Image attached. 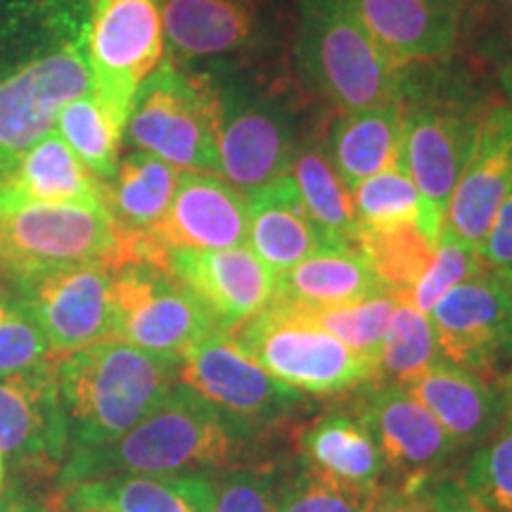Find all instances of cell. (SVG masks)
Listing matches in <instances>:
<instances>
[{
    "label": "cell",
    "instance_id": "28",
    "mask_svg": "<svg viewBox=\"0 0 512 512\" xmlns=\"http://www.w3.org/2000/svg\"><path fill=\"white\" fill-rule=\"evenodd\" d=\"M297 444L304 465L354 489H377L387 472L373 434L351 411L320 415L304 427Z\"/></svg>",
    "mask_w": 512,
    "mask_h": 512
},
{
    "label": "cell",
    "instance_id": "24",
    "mask_svg": "<svg viewBox=\"0 0 512 512\" xmlns=\"http://www.w3.org/2000/svg\"><path fill=\"white\" fill-rule=\"evenodd\" d=\"M0 202H50L105 207L102 181L62 136L50 133L15 157H0Z\"/></svg>",
    "mask_w": 512,
    "mask_h": 512
},
{
    "label": "cell",
    "instance_id": "7",
    "mask_svg": "<svg viewBox=\"0 0 512 512\" xmlns=\"http://www.w3.org/2000/svg\"><path fill=\"white\" fill-rule=\"evenodd\" d=\"M91 261L114 271L117 235L107 207L0 202V280L5 287L50 268Z\"/></svg>",
    "mask_w": 512,
    "mask_h": 512
},
{
    "label": "cell",
    "instance_id": "11",
    "mask_svg": "<svg viewBox=\"0 0 512 512\" xmlns=\"http://www.w3.org/2000/svg\"><path fill=\"white\" fill-rule=\"evenodd\" d=\"M114 339L181 358L209 332L221 330L211 311L169 268L126 264L114 271Z\"/></svg>",
    "mask_w": 512,
    "mask_h": 512
},
{
    "label": "cell",
    "instance_id": "49",
    "mask_svg": "<svg viewBox=\"0 0 512 512\" xmlns=\"http://www.w3.org/2000/svg\"><path fill=\"white\" fill-rule=\"evenodd\" d=\"M498 273H501V275H503V278H505V280H508V285L512 287V271H498Z\"/></svg>",
    "mask_w": 512,
    "mask_h": 512
},
{
    "label": "cell",
    "instance_id": "10",
    "mask_svg": "<svg viewBox=\"0 0 512 512\" xmlns=\"http://www.w3.org/2000/svg\"><path fill=\"white\" fill-rule=\"evenodd\" d=\"M221 178L240 192H252L287 174L302 136L285 93L242 79L219 81Z\"/></svg>",
    "mask_w": 512,
    "mask_h": 512
},
{
    "label": "cell",
    "instance_id": "29",
    "mask_svg": "<svg viewBox=\"0 0 512 512\" xmlns=\"http://www.w3.org/2000/svg\"><path fill=\"white\" fill-rule=\"evenodd\" d=\"M178 169L150 152H128L110 183H102L105 207L117 238L152 235L178 188Z\"/></svg>",
    "mask_w": 512,
    "mask_h": 512
},
{
    "label": "cell",
    "instance_id": "41",
    "mask_svg": "<svg viewBox=\"0 0 512 512\" xmlns=\"http://www.w3.org/2000/svg\"><path fill=\"white\" fill-rule=\"evenodd\" d=\"M283 470L273 463L238 465L216 472L214 512H275Z\"/></svg>",
    "mask_w": 512,
    "mask_h": 512
},
{
    "label": "cell",
    "instance_id": "4",
    "mask_svg": "<svg viewBox=\"0 0 512 512\" xmlns=\"http://www.w3.org/2000/svg\"><path fill=\"white\" fill-rule=\"evenodd\" d=\"M294 67L304 93L337 112L396 100L406 69L377 48L351 0H297Z\"/></svg>",
    "mask_w": 512,
    "mask_h": 512
},
{
    "label": "cell",
    "instance_id": "44",
    "mask_svg": "<svg viewBox=\"0 0 512 512\" xmlns=\"http://www.w3.org/2000/svg\"><path fill=\"white\" fill-rule=\"evenodd\" d=\"M494 387H496L498 399H501V411H503L501 427H512V366L496 377Z\"/></svg>",
    "mask_w": 512,
    "mask_h": 512
},
{
    "label": "cell",
    "instance_id": "14",
    "mask_svg": "<svg viewBox=\"0 0 512 512\" xmlns=\"http://www.w3.org/2000/svg\"><path fill=\"white\" fill-rule=\"evenodd\" d=\"M93 93L86 41L36 57L0 79V157H15L53 133L62 107Z\"/></svg>",
    "mask_w": 512,
    "mask_h": 512
},
{
    "label": "cell",
    "instance_id": "19",
    "mask_svg": "<svg viewBox=\"0 0 512 512\" xmlns=\"http://www.w3.org/2000/svg\"><path fill=\"white\" fill-rule=\"evenodd\" d=\"M152 235L169 252L247 245V195L216 174L183 171L174 200Z\"/></svg>",
    "mask_w": 512,
    "mask_h": 512
},
{
    "label": "cell",
    "instance_id": "48",
    "mask_svg": "<svg viewBox=\"0 0 512 512\" xmlns=\"http://www.w3.org/2000/svg\"><path fill=\"white\" fill-rule=\"evenodd\" d=\"M5 482V458L0 456V486Z\"/></svg>",
    "mask_w": 512,
    "mask_h": 512
},
{
    "label": "cell",
    "instance_id": "38",
    "mask_svg": "<svg viewBox=\"0 0 512 512\" xmlns=\"http://www.w3.org/2000/svg\"><path fill=\"white\" fill-rule=\"evenodd\" d=\"M57 356L27 306L10 287H0V377L29 373Z\"/></svg>",
    "mask_w": 512,
    "mask_h": 512
},
{
    "label": "cell",
    "instance_id": "18",
    "mask_svg": "<svg viewBox=\"0 0 512 512\" xmlns=\"http://www.w3.org/2000/svg\"><path fill=\"white\" fill-rule=\"evenodd\" d=\"M166 268L200 297L226 332L275 299V273L247 245L209 252L171 249Z\"/></svg>",
    "mask_w": 512,
    "mask_h": 512
},
{
    "label": "cell",
    "instance_id": "17",
    "mask_svg": "<svg viewBox=\"0 0 512 512\" xmlns=\"http://www.w3.org/2000/svg\"><path fill=\"white\" fill-rule=\"evenodd\" d=\"M510 188L512 105L508 100H489L479 117L475 145L448 202L441 228L479 247Z\"/></svg>",
    "mask_w": 512,
    "mask_h": 512
},
{
    "label": "cell",
    "instance_id": "47",
    "mask_svg": "<svg viewBox=\"0 0 512 512\" xmlns=\"http://www.w3.org/2000/svg\"><path fill=\"white\" fill-rule=\"evenodd\" d=\"M46 512H76L72 505H69L67 501H64V496H62V491L57 489L53 496L48 498L46 501Z\"/></svg>",
    "mask_w": 512,
    "mask_h": 512
},
{
    "label": "cell",
    "instance_id": "36",
    "mask_svg": "<svg viewBox=\"0 0 512 512\" xmlns=\"http://www.w3.org/2000/svg\"><path fill=\"white\" fill-rule=\"evenodd\" d=\"M458 48L477 69L512 60V0H463Z\"/></svg>",
    "mask_w": 512,
    "mask_h": 512
},
{
    "label": "cell",
    "instance_id": "21",
    "mask_svg": "<svg viewBox=\"0 0 512 512\" xmlns=\"http://www.w3.org/2000/svg\"><path fill=\"white\" fill-rule=\"evenodd\" d=\"M164 38L176 62L245 55L266 36L264 0H162Z\"/></svg>",
    "mask_w": 512,
    "mask_h": 512
},
{
    "label": "cell",
    "instance_id": "12",
    "mask_svg": "<svg viewBox=\"0 0 512 512\" xmlns=\"http://www.w3.org/2000/svg\"><path fill=\"white\" fill-rule=\"evenodd\" d=\"M427 316L441 361L491 382L512 366V287L494 268L448 290Z\"/></svg>",
    "mask_w": 512,
    "mask_h": 512
},
{
    "label": "cell",
    "instance_id": "32",
    "mask_svg": "<svg viewBox=\"0 0 512 512\" xmlns=\"http://www.w3.org/2000/svg\"><path fill=\"white\" fill-rule=\"evenodd\" d=\"M358 228L420 223L434 240H439L444 219L434 211L403 166H389L351 188Z\"/></svg>",
    "mask_w": 512,
    "mask_h": 512
},
{
    "label": "cell",
    "instance_id": "25",
    "mask_svg": "<svg viewBox=\"0 0 512 512\" xmlns=\"http://www.w3.org/2000/svg\"><path fill=\"white\" fill-rule=\"evenodd\" d=\"M76 512H214L209 475H126L60 489Z\"/></svg>",
    "mask_w": 512,
    "mask_h": 512
},
{
    "label": "cell",
    "instance_id": "39",
    "mask_svg": "<svg viewBox=\"0 0 512 512\" xmlns=\"http://www.w3.org/2000/svg\"><path fill=\"white\" fill-rule=\"evenodd\" d=\"M486 268L489 266H486L482 254H479V247L470 245V242L458 238V235H453L451 230L441 228L432 264L418 280V285H415L408 302H411L418 311L430 313L434 309V304H437L448 290H453V287L465 283V280L484 273Z\"/></svg>",
    "mask_w": 512,
    "mask_h": 512
},
{
    "label": "cell",
    "instance_id": "9",
    "mask_svg": "<svg viewBox=\"0 0 512 512\" xmlns=\"http://www.w3.org/2000/svg\"><path fill=\"white\" fill-rule=\"evenodd\" d=\"M86 53L93 95L126 131L138 88L164 60L162 0H91Z\"/></svg>",
    "mask_w": 512,
    "mask_h": 512
},
{
    "label": "cell",
    "instance_id": "50",
    "mask_svg": "<svg viewBox=\"0 0 512 512\" xmlns=\"http://www.w3.org/2000/svg\"><path fill=\"white\" fill-rule=\"evenodd\" d=\"M0 287H5V283H3V280H0Z\"/></svg>",
    "mask_w": 512,
    "mask_h": 512
},
{
    "label": "cell",
    "instance_id": "22",
    "mask_svg": "<svg viewBox=\"0 0 512 512\" xmlns=\"http://www.w3.org/2000/svg\"><path fill=\"white\" fill-rule=\"evenodd\" d=\"M403 387L437 418L458 451H475L501 430L503 411L494 382L470 370L439 358Z\"/></svg>",
    "mask_w": 512,
    "mask_h": 512
},
{
    "label": "cell",
    "instance_id": "33",
    "mask_svg": "<svg viewBox=\"0 0 512 512\" xmlns=\"http://www.w3.org/2000/svg\"><path fill=\"white\" fill-rule=\"evenodd\" d=\"M60 136L76 152V157L91 169L95 178L110 183L119 166L121 133L124 126L102 107L95 95L72 100L57 117Z\"/></svg>",
    "mask_w": 512,
    "mask_h": 512
},
{
    "label": "cell",
    "instance_id": "20",
    "mask_svg": "<svg viewBox=\"0 0 512 512\" xmlns=\"http://www.w3.org/2000/svg\"><path fill=\"white\" fill-rule=\"evenodd\" d=\"M356 17L396 67L451 60L463 0H351Z\"/></svg>",
    "mask_w": 512,
    "mask_h": 512
},
{
    "label": "cell",
    "instance_id": "30",
    "mask_svg": "<svg viewBox=\"0 0 512 512\" xmlns=\"http://www.w3.org/2000/svg\"><path fill=\"white\" fill-rule=\"evenodd\" d=\"M287 174L297 183L299 195L323 235L325 249L356 247L354 195L332 164L328 147L320 140H302Z\"/></svg>",
    "mask_w": 512,
    "mask_h": 512
},
{
    "label": "cell",
    "instance_id": "2",
    "mask_svg": "<svg viewBox=\"0 0 512 512\" xmlns=\"http://www.w3.org/2000/svg\"><path fill=\"white\" fill-rule=\"evenodd\" d=\"M55 377L72 451H81L112 444L155 411L176 387L178 361L105 339L57 358Z\"/></svg>",
    "mask_w": 512,
    "mask_h": 512
},
{
    "label": "cell",
    "instance_id": "15",
    "mask_svg": "<svg viewBox=\"0 0 512 512\" xmlns=\"http://www.w3.org/2000/svg\"><path fill=\"white\" fill-rule=\"evenodd\" d=\"M354 392L351 413L373 434L392 484L441 470L460 453L437 418L401 384L368 382Z\"/></svg>",
    "mask_w": 512,
    "mask_h": 512
},
{
    "label": "cell",
    "instance_id": "31",
    "mask_svg": "<svg viewBox=\"0 0 512 512\" xmlns=\"http://www.w3.org/2000/svg\"><path fill=\"white\" fill-rule=\"evenodd\" d=\"M437 242L420 223L394 226H361L356 247L366 256L384 290L401 299H411L418 280L430 268Z\"/></svg>",
    "mask_w": 512,
    "mask_h": 512
},
{
    "label": "cell",
    "instance_id": "40",
    "mask_svg": "<svg viewBox=\"0 0 512 512\" xmlns=\"http://www.w3.org/2000/svg\"><path fill=\"white\" fill-rule=\"evenodd\" d=\"M373 491L354 489L302 463L280 484L275 512H363Z\"/></svg>",
    "mask_w": 512,
    "mask_h": 512
},
{
    "label": "cell",
    "instance_id": "5",
    "mask_svg": "<svg viewBox=\"0 0 512 512\" xmlns=\"http://www.w3.org/2000/svg\"><path fill=\"white\" fill-rule=\"evenodd\" d=\"M219 117V79L164 57L138 88L126 133L174 169L219 176Z\"/></svg>",
    "mask_w": 512,
    "mask_h": 512
},
{
    "label": "cell",
    "instance_id": "1",
    "mask_svg": "<svg viewBox=\"0 0 512 512\" xmlns=\"http://www.w3.org/2000/svg\"><path fill=\"white\" fill-rule=\"evenodd\" d=\"M259 439L228 420L183 382L155 411L112 444L72 451L57 472V489L126 475H216L242 465Z\"/></svg>",
    "mask_w": 512,
    "mask_h": 512
},
{
    "label": "cell",
    "instance_id": "37",
    "mask_svg": "<svg viewBox=\"0 0 512 512\" xmlns=\"http://www.w3.org/2000/svg\"><path fill=\"white\" fill-rule=\"evenodd\" d=\"M460 482L477 512H512V427L475 448L460 467Z\"/></svg>",
    "mask_w": 512,
    "mask_h": 512
},
{
    "label": "cell",
    "instance_id": "3",
    "mask_svg": "<svg viewBox=\"0 0 512 512\" xmlns=\"http://www.w3.org/2000/svg\"><path fill=\"white\" fill-rule=\"evenodd\" d=\"M451 60L406 67L401 83V166L425 202L444 219L475 145L486 102Z\"/></svg>",
    "mask_w": 512,
    "mask_h": 512
},
{
    "label": "cell",
    "instance_id": "42",
    "mask_svg": "<svg viewBox=\"0 0 512 512\" xmlns=\"http://www.w3.org/2000/svg\"><path fill=\"white\" fill-rule=\"evenodd\" d=\"M479 254L494 271H512V188L505 195L484 242L479 245Z\"/></svg>",
    "mask_w": 512,
    "mask_h": 512
},
{
    "label": "cell",
    "instance_id": "8",
    "mask_svg": "<svg viewBox=\"0 0 512 512\" xmlns=\"http://www.w3.org/2000/svg\"><path fill=\"white\" fill-rule=\"evenodd\" d=\"M178 382L259 441L290 425L306 408L302 392L256 366L226 330L209 332L178 358Z\"/></svg>",
    "mask_w": 512,
    "mask_h": 512
},
{
    "label": "cell",
    "instance_id": "46",
    "mask_svg": "<svg viewBox=\"0 0 512 512\" xmlns=\"http://www.w3.org/2000/svg\"><path fill=\"white\" fill-rule=\"evenodd\" d=\"M496 74H498V83H501V88L505 93V100L512 105V60L505 62Z\"/></svg>",
    "mask_w": 512,
    "mask_h": 512
},
{
    "label": "cell",
    "instance_id": "34",
    "mask_svg": "<svg viewBox=\"0 0 512 512\" xmlns=\"http://www.w3.org/2000/svg\"><path fill=\"white\" fill-rule=\"evenodd\" d=\"M437 361L439 351L430 316L403 299L384 335L373 382H392L403 387Z\"/></svg>",
    "mask_w": 512,
    "mask_h": 512
},
{
    "label": "cell",
    "instance_id": "26",
    "mask_svg": "<svg viewBox=\"0 0 512 512\" xmlns=\"http://www.w3.org/2000/svg\"><path fill=\"white\" fill-rule=\"evenodd\" d=\"M384 292L358 247L323 249L275 275V299L302 311L347 306Z\"/></svg>",
    "mask_w": 512,
    "mask_h": 512
},
{
    "label": "cell",
    "instance_id": "13",
    "mask_svg": "<svg viewBox=\"0 0 512 512\" xmlns=\"http://www.w3.org/2000/svg\"><path fill=\"white\" fill-rule=\"evenodd\" d=\"M114 271L102 261L29 275L10 290L27 306L55 356L114 339Z\"/></svg>",
    "mask_w": 512,
    "mask_h": 512
},
{
    "label": "cell",
    "instance_id": "45",
    "mask_svg": "<svg viewBox=\"0 0 512 512\" xmlns=\"http://www.w3.org/2000/svg\"><path fill=\"white\" fill-rule=\"evenodd\" d=\"M0 512H46V501L24 494H8L0 498Z\"/></svg>",
    "mask_w": 512,
    "mask_h": 512
},
{
    "label": "cell",
    "instance_id": "27",
    "mask_svg": "<svg viewBox=\"0 0 512 512\" xmlns=\"http://www.w3.org/2000/svg\"><path fill=\"white\" fill-rule=\"evenodd\" d=\"M401 143L403 107L396 98L363 110L339 112L330 126L328 152L344 183L354 188L389 166H399Z\"/></svg>",
    "mask_w": 512,
    "mask_h": 512
},
{
    "label": "cell",
    "instance_id": "43",
    "mask_svg": "<svg viewBox=\"0 0 512 512\" xmlns=\"http://www.w3.org/2000/svg\"><path fill=\"white\" fill-rule=\"evenodd\" d=\"M363 512H434L430 505L411 489L399 484H380L373 494L368 496V503Z\"/></svg>",
    "mask_w": 512,
    "mask_h": 512
},
{
    "label": "cell",
    "instance_id": "16",
    "mask_svg": "<svg viewBox=\"0 0 512 512\" xmlns=\"http://www.w3.org/2000/svg\"><path fill=\"white\" fill-rule=\"evenodd\" d=\"M55 363L0 377V456L43 475L60 472L72 451Z\"/></svg>",
    "mask_w": 512,
    "mask_h": 512
},
{
    "label": "cell",
    "instance_id": "35",
    "mask_svg": "<svg viewBox=\"0 0 512 512\" xmlns=\"http://www.w3.org/2000/svg\"><path fill=\"white\" fill-rule=\"evenodd\" d=\"M399 302L401 299L396 294L384 290L368 299H361V302L337 306V309L304 313H309L320 328L328 330L339 342L347 344L356 356L370 363L377 375V356H380L384 335H387V328L392 323Z\"/></svg>",
    "mask_w": 512,
    "mask_h": 512
},
{
    "label": "cell",
    "instance_id": "23",
    "mask_svg": "<svg viewBox=\"0 0 512 512\" xmlns=\"http://www.w3.org/2000/svg\"><path fill=\"white\" fill-rule=\"evenodd\" d=\"M247 242L275 275L325 249L290 174L275 176L247 195Z\"/></svg>",
    "mask_w": 512,
    "mask_h": 512
},
{
    "label": "cell",
    "instance_id": "6",
    "mask_svg": "<svg viewBox=\"0 0 512 512\" xmlns=\"http://www.w3.org/2000/svg\"><path fill=\"white\" fill-rule=\"evenodd\" d=\"M256 366L302 394L354 392L375 380V368L323 330L309 313L273 299L264 311L228 330Z\"/></svg>",
    "mask_w": 512,
    "mask_h": 512
}]
</instances>
